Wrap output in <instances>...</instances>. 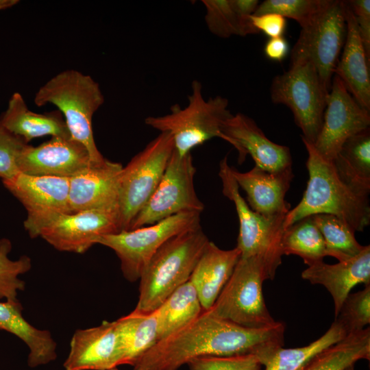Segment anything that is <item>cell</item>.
<instances>
[{
    "mask_svg": "<svg viewBox=\"0 0 370 370\" xmlns=\"http://www.w3.org/2000/svg\"><path fill=\"white\" fill-rule=\"evenodd\" d=\"M285 325L253 329L214 317L207 312L158 341L132 365L134 370H177L202 356L254 354L259 359L282 347Z\"/></svg>",
    "mask_w": 370,
    "mask_h": 370,
    "instance_id": "1",
    "label": "cell"
},
{
    "mask_svg": "<svg viewBox=\"0 0 370 370\" xmlns=\"http://www.w3.org/2000/svg\"><path fill=\"white\" fill-rule=\"evenodd\" d=\"M301 139L308 153L309 179L301 201L286 214L284 230L306 217L329 214L355 231H363L370 223L369 196L344 182L332 162L323 158L312 143Z\"/></svg>",
    "mask_w": 370,
    "mask_h": 370,
    "instance_id": "2",
    "label": "cell"
},
{
    "mask_svg": "<svg viewBox=\"0 0 370 370\" xmlns=\"http://www.w3.org/2000/svg\"><path fill=\"white\" fill-rule=\"evenodd\" d=\"M210 241L201 225L182 232L164 243L143 271L135 312L157 310L179 286L188 282Z\"/></svg>",
    "mask_w": 370,
    "mask_h": 370,
    "instance_id": "3",
    "label": "cell"
},
{
    "mask_svg": "<svg viewBox=\"0 0 370 370\" xmlns=\"http://www.w3.org/2000/svg\"><path fill=\"white\" fill-rule=\"evenodd\" d=\"M34 101L38 106H56L64 117L71 138L86 148L92 162L104 160L95 144L92 126V116L103 105L104 97L91 76L75 69L63 71L38 90Z\"/></svg>",
    "mask_w": 370,
    "mask_h": 370,
    "instance_id": "4",
    "label": "cell"
},
{
    "mask_svg": "<svg viewBox=\"0 0 370 370\" xmlns=\"http://www.w3.org/2000/svg\"><path fill=\"white\" fill-rule=\"evenodd\" d=\"M188 104L171 107L170 112L158 116H148L145 124L160 132H167L174 141L175 149L184 156L195 147L215 137L223 139L221 127L232 114L228 109V100L221 96L206 99L201 84L194 80Z\"/></svg>",
    "mask_w": 370,
    "mask_h": 370,
    "instance_id": "5",
    "label": "cell"
},
{
    "mask_svg": "<svg viewBox=\"0 0 370 370\" xmlns=\"http://www.w3.org/2000/svg\"><path fill=\"white\" fill-rule=\"evenodd\" d=\"M266 280L269 278L262 258L241 257L216 301L204 312L248 328L275 325L278 321L269 313L263 296Z\"/></svg>",
    "mask_w": 370,
    "mask_h": 370,
    "instance_id": "6",
    "label": "cell"
},
{
    "mask_svg": "<svg viewBox=\"0 0 370 370\" xmlns=\"http://www.w3.org/2000/svg\"><path fill=\"white\" fill-rule=\"evenodd\" d=\"M175 149L167 132L160 134L123 167L119 182L120 230H129L159 184Z\"/></svg>",
    "mask_w": 370,
    "mask_h": 370,
    "instance_id": "7",
    "label": "cell"
},
{
    "mask_svg": "<svg viewBox=\"0 0 370 370\" xmlns=\"http://www.w3.org/2000/svg\"><path fill=\"white\" fill-rule=\"evenodd\" d=\"M270 90L272 102L289 108L301 138L314 144L322 127L329 93L315 66L308 61L290 64L288 71L273 78Z\"/></svg>",
    "mask_w": 370,
    "mask_h": 370,
    "instance_id": "8",
    "label": "cell"
},
{
    "mask_svg": "<svg viewBox=\"0 0 370 370\" xmlns=\"http://www.w3.org/2000/svg\"><path fill=\"white\" fill-rule=\"evenodd\" d=\"M222 191L235 206L239 221L237 247L241 258L258 256L263 260L269 280L275 278L282 263L280 243L284 217L269 219L254 212L241 195L225 156L219 164Z\"/></svg>",
    "mask_w": 370,
    "mask_h": 370,
    "instance_id": "9",
    "label": "cell"
},
{
    "mask_svg": "<svg viewBox=\"0 0 370 370\" xmlns=\"http://www.w3.org/2000/svg\"><path fill=\"white\" fill-rule=\"evenodd\" d=\"M200 212L177 214L154 224L99 236L96 244L112 249L121 261L123 276L139 280L143 271L159 248L172 237L200 225Z\"/></svg>",
    "mask_w": 370,
    "mask_h": 370,
    "instance_id": "10",
    "label": "cell"
},
{
    "mask_svg": "<svg viewBox=\"0 0 370 370\" xmlns=\"http://www.w3.org/2000/svg\"><path fill=\"white\" fill-rule=\"evenodd\" d=\"M32 238L41 237L61 251L86 252L101 235L121 232L119 213L114 210H85L48 214L24 221Z\"/></svg>",
    "mask_w": 370,
    "mask_h": 370,
    "instance_id": "11",
    "label": "cell"
},
{
    "mask_svg": "<svg viewBox=\"0 0 370 370\" xmlns=\"http://www.w3.org/2000/svg\"><path fill=\"white\" fill-rule=\"evenodd\" d=\"M347 32L344 1L329 0L325 8L306 27L291 51L290 64L310 62L330 92L332 78Z\"/></svg>",
    "mask_w": 370,
    "mask_h": 370,
    "instance_id": "12",
    "label": "cell"
},
{
    "mask_svg": "<svg viewBox=\"0 0 370 370\" xmlns=\"http://www.w3.org/2000/svg\"><path fill=\"white\" fill-rule=\"evenodd\" d=\"M195 171L191 153L180 156L174 149L159 184L134 218L129 230L182 212L201 213L204 206L195 190Z\"/></svg>",
    "mask_w": 370,
    "mask_h": 370,
    "instance_id": "13",
    "label": "cell"
},
{
    "mask_svg": "<svg viewBox=\"0 0 370 370\" xmlns=\"http://www.w3.org/2000/svg\"><path fill=\"white\" fill-rule=\"evenodd\" d=\"M370 112L362 108L336 75L332 79L321 131L313 145L325 159L332 161L352 136L369 128Z\"/></svg>",
    "mask_w": 370,
    "mask_h": 370,
    "instance_id": "14",
    "label": "cell"
},
{
    "mask_svg": "<svg viewBox=\"0 0 370 370\" xmlns=\"http://www.w3.org/2000/svg\"><path fill=\"white\" fill-rule=\"evenodd\" d=\"M92 163L86 148L71 136H52L36 147L25 144L17 158L20 173L66 178Z\"/></svg>",
    "mask_w": 370,
    "mask_h": 370,
    "instance_id": "15",
    "label": "cell"
},
{
    "mask_svg": "<svg viewBox=\"0 0 370 370\" xmlns=\"http://www.w3.org/2000/svg\"><path fill=\"white\" fill-rule=\"evenodd\" d=\"M223 139L238 152L242 163L249 154L256 166L271 173L292 167L290 149L269 140L256 122L242 113L232 115L221 127Z\"/></svg>",
    "mask_w": 370,
    "mask_h": 370,
    "instance_id": "16",
    "label": "cell"
},
{
    "mask_svg": "<svg viewBox=\"0 0 370 370\" xmlns=\"http://www.w3.org/2000/svg\"><path fill=\"white\" fill-rule=\"evenodd\" d=\"M122 165L104 159L69 178L71 212L118 210L119 182Z\"/></svg>",
    "mask_w": 370,
    "mask_h": 370,
    "instance_id": "17",
    "label": "cell"
},
{
    "mask_svg": "<svg viewBox=\"0 0 370 370\" xmlns=\"http://www.w3.org/2000/svg\"><path fill=\"white\" fill-rule=\"evenodd\" d=\"M121 347L116 321L77 330L73 334L65 370H110L121 365Z\"/></svg>",
    "mask_w": 370,
    "mask_h": 370,
    "instance_id": "18",
    "label": "cell"
},
{
    "mask_svg": "<svg viewBox=\"0 0 370 370\" xmlns=\"http://www.w3.org/2000/svg\"><path fill=\"white\" fill-rule=\"evenodd\" d=\"M2 182L27 210L25 220H34L55 212L71 213L69 178L19 173Z\"/></svg>",
    "mask_w": 370,
    "mask_h": 370,
    "instance_id": "19",
    "label": "cell"
},
{
    "mask_svg": "<svg viewBox=\"0 0 370 370\" xmlns=\"http://www.w3.org/2000/svg\"><path fill=\"white\" fill-rule=\"evenodd\" d=\"M231 171L254 212L269 219L285 217L291 210L285 197L294 177L292 167L274 173L256 166L244 173L233 167Z\"/></svg>",
    "mask_w": 370,
    "mask_h": 370,
    "instance_id": "20",
    "label": "cell"
},
{
    "mask_svg": "<svg viewBox=\"0 0 370 370\" xmlns=\"http://www.w3.org/2000/svg\"><path fill=\"white\" fill-rule=\"evenodd\" d=\"M301 278L312 284L323 286L332 295L334 315L350 293L359 284L370 285V246H364L356 256L334 264L318 262L304 270Z\"/></svg>",
    "mask_w": 370,
    "mask_h": 370,
    "instance_id": "21",
    "label": "cell"
},
{
    "mask_svg": "<svg viewBox=\"0 0 370 370\" xmlns=\"http://www.w3.org/2000/svg\"><path fill=\"white\" fill-rule=\"evenodd\" d=\"M344 14L346 36L334 74L343 81L356 101L370 112V61L367 58L355 16L347 1H344Z\"/></svg>",
    "mask_w": 370,
    "mask_h": 370,
    "instance_id": "22",
    "label": "cell"
},
{
    "mask_svg": "<svg viewBox=\"0 0 370 370\" xmlns=\"http://www.w3.org/2000/svg\"><path fill=\"white\" fill-rule=\"evenodd\" d=\"M241 256L237 247L224 250L213 242L208 243L189 279L197 291L203 312L213 305Z\"/></svg>",
    "mask_w": 370,
    "mask_h": 370,
    "instance_id": "23",
    "label": "cell"
},
{
    "mask_svg": "<svg viewBox=\"0 0 370 370\" xmlns=\"http://www.w3.org/2000/svg\"><path fill=\"white\" fill-rule=\"evenodd\" d=\"M0 126L21 138L25 143L45 136H71L59 112L39 114L29 110L19 92L10 98L0 117Z\"/></svg>",
    "mask_w": 370,
    "mask_h": 370,
    "instance_id": "24",
    "label": "cell"
},
{
    "mask_svg": "<svg viewBox=\"0 0 370 370\" xmlns=\"http://www.w3.org/2000/svg\"><path fill=\"white\" fill-rule=\"evenodd\" d=\"M23 307L17 300L0 302V330L9 332L27 345L28 365L36 367L53 361L56 343L48 330L32 326L22 315Z\"/></svg>",
    "mask_w": 370,
    "mask_h": 370,
    "instance_id": "25",
    "label": "cell"
},
{
    "mask_svg": "<svg viewBox=\"0 0 370 370\" xmlns=\"http://www.w3.org/2000/svg\"><path fill=\"white\" fill-rule=\"evenodd\" d=\"M340 178L347 184L369 196L370 193V130L367 128L347 138L332 161Z\"/></svg>",
    "mask_w": 370,
    "mask_h": 370,
    "instance_id": "26",
    "label": "cell"
},
{
    "mask_svg": "<svg viewBox=\"0 0 370 370\" xmlns=\"http://www.w3.org/2000/svg\"><path fill=\"white\" fill-rule=\"evenodd\" d=\"M121 347V365H131L158 341V310H133L116 321Z\"/></svg>",
    "mask_w": 370,
    "mask_h": 370,
    "instance_id": "27",
    "label": "cell"
},
{
    "mask_svg": "<svg viewBox=\"0 0 370 370\" xmlns=\"http://www.w3.org/2000/svg\"><path fill=\"white\" fill-rule=\"evenodd\" d=\"M362 359H370L369 328L347 335L316 354L298 370H343Z\"/></svg>",
    "mask_w": 370,
    "mask_h": 370,
    "instance_id": "28",
    "label": "cell"
},
{
    "mask_svg": "<svg viewBox=\"0 0 370 370\" xmlns=\"http://www.w3.org/2000/svg\"><path fill=\"white\" fill-rule=\"evenodd\" d=\"M158 341L197 319L203 309L188 280L173 292L157 309Z\"/></svg>",
    "mask_w": 370,
    "mask_h": 370,
    "instance_id": "29",
    "label": "cell"
},
{
    "mask_svg": "<svg viewBox=\"0 0 370 370\" xmlns=\"http://www.w3.org/2000/svg\"><path fill=\"white\" fill-rule=\"evenodd\" d=\"M346 336L343 326L334 320L327 332L311 343L296 348L279 347L260 362L264 366V370H298L316 354Z\"/></svg>",
    "mask_w": 370,
    "mask_h": 370,
    "instance_id": "30",
    "label": "cell"
},
{
    "mask_svg": "<svg viewBox=\"0 0 370 370\" xmlns=\"http://www.w3.org/2000/svg\"><path fill=\"white\" fill-rule=\"evenodd\" d=\"M280 247L282 255L298 256L308 266L328 256L323 237L311 216L284 229Z\"/></svg>",
    "mask_w": 370,
    "mask_h": 370,
    "instance_id": "31",
    "label": "cell"
},
{
    "mask_svg": "<svg viewBox=\"0 0 370 370\" xmlns=\"http://www.w3.org/2000/svg\"><path fill=\"white\" fill-rule=\"evenodd\" d=\"M312 219L321 233L328 256L345 261L358 255L363 249L356 239L355 230L338 217L329 214H317Z\"/></svg>",
    "mask_w": 370,
    "mask_h": 370,
    "instance_id": "32",
    "label": "cell"
},
{
    "mask_svg": "<svg viewBox=\"0 0 370 370\" xmlns=\"http://www.w3.org/2000/svg\"><path fill=\"white\" fill-rule=\"evenodd\" d=\"M206 10L205 21L214 35L226 38L258 34L247 27L234 12L230 0H202Z\"/></svg>",
    "mask_w": 370,
    "mask_h": 370,
    "instance_id": "33",
    "label": "cell"
},
{
    "mask_svg": "<svg viewBox=\"0 0 370 370\" xmlns=\"http://www.w3.org/2000/svg\"><path fill=\"white\" fill-rule=\"evenodd\" d=\"M12 243L8 238L0 239V299L6 301L17 300V291H23L25 283L18 275L29 271L32 267L29 257L22 256L18 260H12L8 254Z\"/></svg>",
    "mask_w": 370,
    "mask_h": 370,
    "instance_id": "34",
    "label": "cell"
},
{
    "mask_svg": "<svg viewBox=\"0 0 370 370\" xmlns=\"http://www.w3.org/2000/svg\"><path fill=\"white\" fill-rule=\"evenodd\" d=\"M329 0H266L253 15L278 14L297 21L301 28L309 25L325 8Z\"/></svg>",
    "mask_w": 370,
    "mask_h": 370,
    "instance_id": "35",
    "label": "cell"
},
{
    "mask_svg": "<svg viewBox=\"0 0 370 370\" xmlns=\"http://www.w3.org/2000/svg\"><path fill=\"white\" fill-rule=\"evenodd\" d=\"M347 335L360 332L370 323V285L362 291L349 293L335 317Z\"/></svg>",
    "mask_w": 370,
    "mask_h": 370,
    "instance_id": "36",
    "label": "cell"
},
{
    "mask_svg": "<svg viewBox=\"0 0 370 370\" xmlns=\"http://www.w3.org/2000/svg\"><path fill=\"white\" fill-rule=\"evenodd\" d=\"M187 365L190 370H262V367L254 354L202 356L191 360Z\"/></svg>",
    "mask_w": 370,
    "mask_h": 370,
    "instance_id": "37",
    "label": "cell"
},
{
    "mask_svg": "<svg viewBox=\"0 0 370 370\" xmlns=\"http://www.w3.org/2000/svg\"><path fill=\"white\" fill-rule=\"evenodd\" d=\"M25 143L21 138L0 126V177L8 180L18 175V154Z\"/></svg>",
    "mask_w": 370,
    "mask_h": 370,
    "instance_id": "38",
    "label": "cell"
},
{
    "mask_svg": "<svg viewBox=\"0 0 370 370\" xmlns=\"http://www.w3.org/2000/svg\"><path fill=\"white\" fill-rule=\"evenodd\" d=\"M357 23L367 58L370 61V1H347Z\"/></svg>",
    "mask_w": 370,
    "mask_h": 370,
    "instance_id": "39",
    "label": "cell"
},
{
    "mask_svg": "<svg viewBox=\"0 0 370 370\" xmlns=\"http://www.w3.org/2000/svg\"><path fill=\"white\" fill-rule=\"evenodd\" d=\"M253 26L258 31L271 38L283 36L286 27V18L275 13L251 15Z\"/></svg>",
    "mask_w": 370,
    "mask_h": 370,
    "instance_id": "40",
    "label": "cell"
},
{
    "mask_svg": "<svg viewBox=\"0 0 370 370\" xmlns=\"http://www.w3.org/2000/svg\"><path fill=\"white\" fill-rule=\"evenodd\" d=\"M265 56L269 60L281 62L289 53V45L283 36L269 38L264 47Z\"/></svg>",
    "mask_w": 370,
    "mask_h": 370,
    "instance_id": "41",
    "label": "cell"
},
{
    "mask_svg": "<svg viewBox=\"0 0 370 370\" xmlns=\"http://www.w3.org/2000/svg\"><path fill=\"white\" fill-rule=\"evenodd\" d=\"M18 2V0H0V10L12 8Z\"/></svg>",
    "mask_w": 370,
    "mask_h": 370,
    "instance_id": "42",
    "label": "cell"
},
{
    "mask_svg": "<svg viewBox=\"0 0 370 370\" xmlns=\"http://www.w3.org/2000/svg\"><path fill=\"white\" fill-rule=\"evenodd\" d=\"M343 370H354V365H350L344 369Z\"/></svg>",
    "mask_w": 370,
    "mask_h": 370,
    "instance_id": "43",
    "label": "cell"
},
{
    "mask_svg": "<svg viewBox=\"0 0 370 370\" xmlns=\"http://www.w3.org/2000/svg\"><path fill=\"white\" fill-rule=\"evenodd\" d=\"M110 370H119V369H118L117 368H114V369H112Z\"/></svg>",
    "mask_w": 370,
    "mask_h": 370,
    "instance_id": "44",
    "label": "cell"
}]
</instances>
